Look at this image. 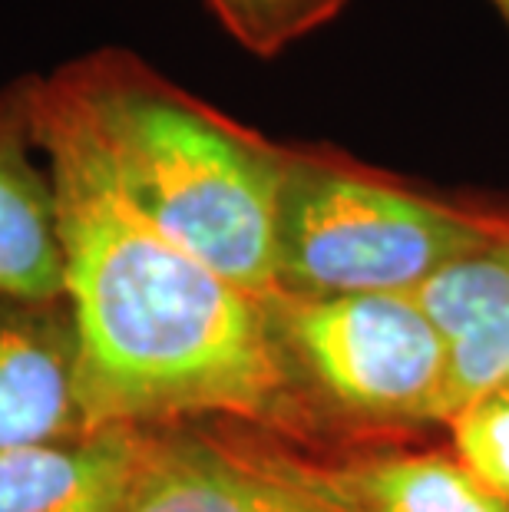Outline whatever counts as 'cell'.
<instances>
[{"mask_svg": "<svg viewBox=\"0 0 509 512\" xmlns=\"http://www.w3.org/2000/svg\"><path fill=\"white\" fill-rule=\"evenodd\" d=\"M490 4L496 7V14L503 17V24H506V30H509V0H490Z\"/></svg>", "mask_w": 509, "mask_h": 512, "instance_id": "cell-13", "label": "cell"}, {"mask_svg": "<svg viewBox=\"0 0 509 512\" xmlns=\"http://www.w3.org/2000/svg\"><path fill=\"white\" fill-rule=\"evenodd\" d=\"M37 143L57 195L90 430H156L196 417L288 430L298 417L295 367L268 304L129 205L47 76L37 83Z\"/></svg>", "mask_w": 509, "mask_h": 512, "instance_id": "cell-1", "label": "cell"}, {"mask_svg": "<svg viewBox=\"0 0 509 512\" xmlns=\"http://www.w3.org/2000/svg\"><path fill=\"white\" fill-rule=\"evenodd\" d=\"M493 235L496 219L410 192L331 152L285 146L278 298L417 294Z\"/></svg>", "mask_w": 509, "mask_h": 512, "instance_id": "cell-3", "label": "cell"}, {"mask_svg": "<svg viewBox=\"0 0 509 512\" xmlns=\"http://www.w3.org/2000/svg\"><path fill=\"white\" fill-rule=\"evenodd\" d=\"M275 331L318 390L367 417H447L450 347L414 294L268 301Z\"/></svg>", "mask_w": 509, "mask_h": 512, "instance_id": "cell-4", "label": "cell"}, {"mask_svg": "<svg viewBox=\"0 0 509 512\" xmlns=\"http://www.w3.org/2000/svg\"><path fill=\"white\" fill-rule=\"evenodd\" d=\"M414 298L450 347L447 417L483 390L509 384V225L490 245L437 271Z\"/></svg>", "mask_w": 509, "mask_h": 512, "instance_id": "cell-8", "label": "cell"}, {"mask_svg": "<svg viewBox=\"0 0 509 512\" xmlns=\"http://www.w3.org/2000/svg\"><path fill=\"white\" fill-rule=\"evenodd\" d=\"M268 453L291 479L338 512H509L506 499L490 493L460 460L394 453L321 470L272 446Z\"/></svg>", "mask_w": 509, "mask_h": 512, "instance_id": "cell-10", "label": "cell"}, {"mask_svg": "<svg viewBox=\"0 0 509 512\" xmlns=\"http://www.w3.org/2000/svg\"><path fill=\"white\" fill-rule=\"evenodd\" d=\"M47 80L77 110L119 192L146 222L252 298H278L285 146L119 47L63 63Z\"/></svg>", "mask_w": 509, "mask_h": 512, "instance_id": "cell-2", "label": "cell"}, {"mask_svg": "<svg viewBox=\"0 0 509 512\" xmlns=\"http://www.w3.org/2000/svg\"><path fill=\"white\" fill-rule=\"evenodd\" d=\"M238 47L272 60L291 43L328 27L348 0H205Z\"/></svg>", "mask_w": 509, "mask_h": 512, "instance_id": "cell-11", "label": "cell"}, {"mask_svg": "<svg viewBox=\"0 0 509 512\" xmlns=\"http://www.w3.org/2000/svg\"><path fill=\"white\" fill-rule=\"evenodd\" d=\"M143 430H96L77 440L0 453V512H119Z\"/></svg>", "mask_w": 509, "mask_h": 512, "instance_id": "cell-9", "label": "cell"}, {"mask_svg": "<svg viewBox=\"0 0 509 512\" xmlns=\"http://www.w3.org/2000/svg\"><path fill=\"white\" fill-rule=\"evenodd\" d=\"M447 420L460 463L509 503V384L470 397Z\"/></svg>", "mask_w": 509, "mask_h": 512, "instance_id": "cell-12", "label": "cell"}, {"mask_svg": "<svg viewBox=\"0 0 509 512\" xmlns=\"http://www.w3.org/2000/svg\"><path fill=\"white\" fill-rule=\"evenodd\" d=\"M119 512H338L291 479L265 443L143 430L139 463Z\"/></svg>", "mask_w": 509, "mask_h": 512, "instance_id": "cell-5", "label": "cell"}, {"mask_svg": "<svg viewBox=\"0 0 509 512\" xmlns=\"http://www.w3.org/2000/svg\"><path fill=\"white\" fill-rule=\"evenodd\" d=\"M80 334L67 294H0V453L86 437Z\"/></svg>", "mask_w": 509, "mask_h": 512, "instance_id": "cell-6", "label": "cell"}, {"mask_svg": "<svg viewBox=\"0 0 509 512\" xmlns=\"http://www.w3.org/2000/svg\"><path fill=\"white\" fill-rule=\"evenodd\" d=\"M40 76L0 86V294L63 298L57 195L37 143Z\"/></svg>", "mask_w": 509, "mask_h": 512, "instance_id": "cell-7", "label": "cell"}]
</instances>
